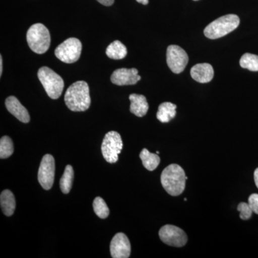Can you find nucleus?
<instances>
[{
  "instance_id": "obj_6",
  "label": "nucleus",
  "mask_w": 258,
  "mask_h": 258,
  "mask_svg": "<svg viewBox=\"0 0 258 258\" xmlns=\"http://www.w3.org/2000/svg\"><path fill=\"white\" fill-rule=\"evenodd\" d=\"M123 147L121 137L118 132L111 131L107 133L101 146L102 154L105 160L111 164L116 162Z\"/></svg>"
},
{
  "instance_id": "obj_27",
  "label": "nucleus",
  "mask_w": 258,
  "mask_h": 258,
  "mask_svg": "<svg viewBox=\"0 0 258 258\" xmlns=\"http://www.w3.org/2000/svg\"><path fill=\"white\" fill-rule=\"evenodd\" d=\"M254 183H255L256 186H257L258 189V168L255 169L254 172Z\"/></svg>"
},
{
  "instance_id": "obj_14",
  "label": "nucleus",
  "mask_w": 258,
  "mask_h": 258,
  "mask_svg": "<svg viewBox=\"0 0 258 258\" xmlns=\"http://www.w3.org/2000/svg\"><path fill=\"white\" fill-rule=\"evenodd\" d=\"M191 78L200 83L210 82L214 77V69L209 63L195 64L191 69Z\"/></svg>"
},
{
  "instance_id": "obj_16",
  "label": "nucleus",
  "mask_w": 258,
  "mask_h": 258,
  "mask_svg": "<svg viewBox=\"0 0 258 258\" xmlns=\"http://www.w3.org/2000/svg\"><path fill=\"white\" fill-rule=\"evenodd\" d=\"M0 205L2 210L6 216L11 217L16 208L14 195L10 190H4L0 195Z\"/></svg>"
},
{
  "instance_id": "obj_25",
  "label": "nucleus",
  "mask_w": 258,
  "mask_h": 258,
  "mask_svg": "<svg viewBox=\"0 0 258 258\" xmlns=\"http://www.w3.org/2000/svg\"><path fill=\"white\" fill-rule=\"evenodd\" d=\"M248 204L252 212L258 215V194H252L249 197Z\"/></svg>"
},
{
  "instance_id": "obj_2",
  "label": "nucleus",
  "mask_w": 258,
  "mask_h": 258,
  "mask_svg": "<svg viewBox=\"0 0 258 258\" xmlns=\"http://www.w3.org/2000/svg\"><path fill=\"white\" fill-rule=\"evenodd\" d=\"M187 179L184 169L176 164H170L161 173V184L171 196H179L182 194Z\"/></svg>"
},
{
  "instance_id": "obj_20",
  "label": "nucleus",
  "mask_w": 258,
  "mask_h": 258,
  "mask_svg": "<svg viewBox=\"0 0 258 258\" xmlns=\"http://www.w3.org/2000/svg\"><path fill=\"white\" fill-rule=\"evenodd\" d=\"M74 171L72 166H66L63 174L60 180V189L63 194H69L74 182Z\"/></svg>"
},
{
  "instance_id": "obj_22",
  "label": "nucleus",
  "mask_w": 258,
  "mask_h": 258,
  "mask_svg": "<svg viewBox=\"0 0 258 258\" xmlns=\"http://www.w3.org/2000/svg\"><path fill=\"white\" fill-rule=\"evenodd\" d=\"M14 152V145L13 141L8 136L2 137L0 140V158L7 159Z\"/></svg>"
},
{
  "instance_id": "obj_30",
  "label": "nucleus",
  "mask_w": 258,
  "mask_h": 258,
  "mask_svg": "<svg viewBox=\"0 0 258 258\" xmlns=\"http://www.w3.org/2000/svg\"><path fill=\"white\" fill-rule=\"evenodd\" d=\"M194 1H198V0H194Z\"/></svg>"
},
{
  "instance_id": "obj_17",
  "label": "nucleus",
  "mask_w": 258,
  "mask_h": 258,
  "mask_svg": "<svg viewBox=\"0 0 258 258\" xmlns=\"http://www.w3.org/2000/svg\"><path fill=\"white\" fill-rule=\"evenodd\" d=\"M176 106L170 102L161 103L158 108L157 118L161 123H168L176 115Z\"/></svg>"
},
{
  "instance_id": "obj_11",
  "label": "nucleus",
  "mask_w": 258,
  "mask_h": 258,
  "mask_svg": "<svg viewBox=\"0 0 258 258\" xmlns=\"http://www.w3.org/2000/svg\"><path fill=\"white\" fill-rule=\"evenodd\" d=\"M111 257L113 258H128L131 254V243L125 234L117 233L113 237L110 245Z\"/></svg>"
},
{
  "instance_id": "obj_9",
  "label": "nucleus",
  "mask_w": 258,
  "mask_h": 258,
  "mask_svg": "<svg viewBox=\"0 0 258 258\" xmlns=\"http://www.w3.org/2000/svg\"><path fill=\"white\" fill-rule=\"evenodd\" d=\"M189 61V57L184 49L178 45H169L166 51V62L173 73L183 72Z\"/></svg>"
},
{
  "instance_id": "obj_8",
  "label": "nucleus",
  "mask_w": 258,
  "mask_h": 258,
  "mask_svg": "<svg viewBox=\"0 0 258 258\" xmlns=\"http://www.w3.org/2000/svg\"><path fill=\"white\" fill-rule=\"evenodd\" d=\"M159 237L164 243L172 247H181L187 242V235L184 230L176 226H163L159 232Z\"/></svg>"
},
{
  "instance_id": "obj_26",
  "label": "nucleus",
  "mask_w": 258,
  "mask_h": 258,
  "mask_svg": "<svg viewBox=\"0 0 258 258\" xmlns=\"http://www.w3.org/2000/svg\"><path fill=\"white\" fill-rule=\"evenodd\" d=\"M98 3L104 6H111L114 3V0H97Z\"/></svg>"
},
{
  "instance_id": "obj_19",
  "label": "nucleus",
  "mask_w": 258,
  "mask_h": 258,
  "mask_svg": "<svg viewBox=\"0 0 258 258\" xmlns=\"http://www.w3.org/2000/svg\"><path fill=\"white\" fill-rule=\"evenodd\" d=\"M140 158L144 167L149 171L155 170L160 163V158L157 155V154L149 152L147 149H142L140 153Z\"/></svg>"
},
{
  "instance_id": "obj_24",
  "label": "nucleus",
  "mask_w": 258,
  "mask_h": 258,
  "mask_svg": "<svg viewBox=\"0 0 258 258\" xmlns=\"http://www.w3.org/2000/svg\"><path fill=\"white\" fill-rule=\"evenodd\" d=\"M237 210L240 212V217L242 220H247L251 218L252 215V209L248 203H240L237 206Z\"/></svg>"
},
{
  "instance_id": "obj_4",
  "label": "nucleus",
  "mask_w": 258,
  "mask_h": 258,
  "mask_svg": "<svg viewBox=\"0 0 258 258\" xmlns=\"http://www.w3.org/2000/svg\"><path fill=\"white\" fill-rule=\"evenodd\" d=\"M27 41L34 52L43 54L50 45V35L48 29L41 23L34 24L27 32Z\"/></svg>"
},
{
  "instance_id": "obj_18",
  "label": "nucleus",
  "mask_w": 258,
  "mask_h": 258,
  "mask_svg": "<svg viewBox=\"0 0 258 258\" xmlns=\"http://www.w3.org/2000/svg\"><path fill=\"white\" fill-rule=\"evenodd\" d=\"M106 53L113 60H121L127 55L126 47L119 40H115L107 47Z\"/></svg>"
},
{
  "instance_id": "obj_1",
  "label": "nucleus",
  "mask_w": 258,
  "mask_h": 258,
  "mask_svg": "<svg viewBox=\"0 0 258 258\" xmlns=\"http://www.w3.org/2000/svg\"><path fill=\"white\" fill-rule=\"evenodd\" d=\"M64 103L71 111H87L91 106V96L88 83L83 81L73 83L64 94Z\"/></svg>"
},
{
  "instance_id": "obj_28",
  "label": "nucleus",
  "mask_w": 258,
  "mask_h": 258,
  "mask_svg": "<svg viewBox=\"0 0 258 258\" xmlns=\"http://www.w3.org/2000/svg\"><path fill=\"white\" fill-rule=\"evenodd\" d=\"M3 57H2V55L0 56V76H2V74H3Z\"/></svg>"
},
{
  "instance_id": "obj_13",
  "label": "nucleus",
  "mask_w": 258,
  "mask_h": 258,
  "mask_svg": "<svg viewBox=\"0 0 258 258\" xmlns=\"http://www.w3.org/2000/svg\"><path fill=\"white\" fill-rule=\"evenodd\" d=\"M5 106L8 111L20 121L25 123H28L30 121V117L28 110L20 103L16 97H8L5 101Z\"/></svg>"
},
{
  "instance_id": "obj_21",
  "label": "nucleus",
  "mask_w": 258,
  "mask_h": 258,
  "mask_svg": "<svg viewBox=\"0 0 258 258\" xmlns=\"http://www.w3.org/2000/svg\"><path fill=\"white\" fill-rule=\"evenodd\" d=\"M240 64L242 69L250 71H258V55L254 54L245 53L240 58Z\"/></svg>"
},
{
  "instance_id": "obj_29",
  "label": "nucleus",
  "mask_w": 258,
  "mask_h": 258,
  "mask_svg": "<svg viewBox=\"0 0 258 258\" xmlns=\"http://www.w3.org/2000/svg\"><path fill=\"white\" fill-rule=\"evenodd\" d=\"M137 1L139 3L144 5H148V3H149V0H137Z\"/></svg>"
},
{
  "instance_id": "obj_7",
  "label": "nucleus",
  "mask_w": 258,
  "mask_h": 258,
  "mask_svg": "<svg viewBox=\"0 0 258 258\" xmlns=\"http://www.w3.org/2000/svg\"><path fill=\"white\" fill-rule=\"evenodd\" d=\"M82 51V43L79 39L71 37L56 47L55 55L66 63H74L79 60Z\"/></svg>"
},
{
  "instance_id": "obj_12",
  "label": "nucleus",
  "mask_w": 258,
  "mask_h": 258,
  "mask_svg": "<svg viewBox=\"0 0 258 258\" xmlns=\"http://www.w3.org/2000/svg\"><path fill=\"white\" fill-rule=\"evenodd\" d=\"M140 80L138 70L136 69L115 70L111 77V82L117 86L135 85Z\"/></svg>"
},
{
  "instance_id": "obj_3",
  "label": "nucleus",
  "mask_w": 258,
  "mask_h": 258,
  "mask_svg": "<svg viewBox=\"0 0 258 258\" xmlns=\"http://www.w3.org/2000/svg\"><path fill=\"white\" fill-rule=\"evenodd\" d=\"M240 18L237 15H225L209 24L204 30V34L212 40L220 38L235 30L240 25Z\"/></svg>"
},
{
  "instance_id": "obj_5",
  "label": "nucleus",
  "mask_w": 258,
  "mask_h": 258,
  "mask_svg": "<svg viewBox=\"0 0 258 258\" xmlns=\"http://www.w3.org/2000/svg\"><path fill=\"white\" fill-rule=\"evenodd\" d=\"M37 76L47 96L52 99L60 98L63 91L64 81L58 74L48 67H42L39 69Z\"/></svg>"
},
{
  "instance_id": "obj_15",
  "label": "nucleus",
  "mask_w": 258,
  "mask_h": 258,
  "mask_svg": "<svg viewBox=\"0 0 258 258\" xmlns=\"http://www.w3.org/2000/svg\"><path fill=\"white\" fill-rule=\"evenodd\" d=\"M131 101L130 111L138 117H143L147 114L149 110V103L147 98L143 95L131 94L129 96Z\"/></svg>"
},
{
  "instance_id": "obj_23",
  "label": "nucleus",
  "mask_w": 258,
  "mask_h": 258,
  "mask_svg": "<svg viewBox=\"0 0 258 258\" xmlns=\"http://www.w3.org/2000/svg\"><path fill=\"white\" fill-rule=\"evenodd\" d=\"M93 210L97 216L101 219H106L109 215L110 211L106 202L100 197L95 198L93 204Z\"/></svg>"
},
{
  "instance_id": "obj_10",
  "label": "nucleus",
  "mask_w": 258,
  "mask_h": 258,
  "mask_svg": "<svg viewBox=\"0 0 258 258\" xmlns=\"http://www.w3.org/2000/svg\"><path fill=\"white\" fill-rule=\"evenodd\" d=\"M55 159L50 154L42 157L38 171V181L42 188L49 190L52 188L55 179Z\"/></svg>"
}]
</instances>
